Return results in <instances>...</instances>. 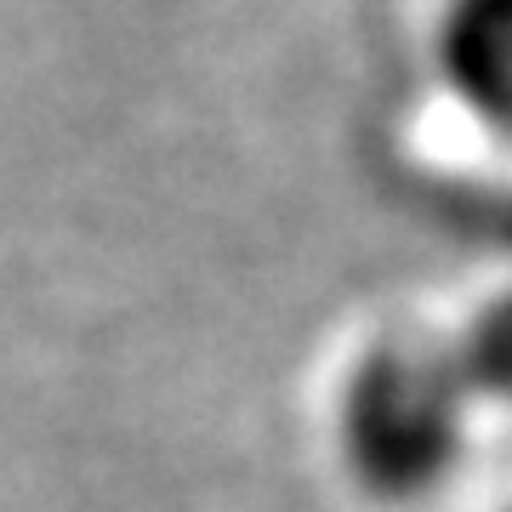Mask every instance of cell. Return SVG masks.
<instances>
[{"instance_id":"3957f363","label":"cell","mask_w":512,"mask_h":512,"mask_svg":"<svg viewBox=\"0 0 512 512\" xmlns=\"http://www.w3.org/2000/svg\"><path fill=\"white\" fill-rule=\"evenodd\" d=\"M467 382L484 387H512V302L484 319V330L467 348Z\"/></svg>"},{"instance_id":"7a4b0ae2","label":"cell","mask_w":512,"mask_h":512,"mask_svg":"<svg viewBox=\"0 0 512 512\" xmlns=\"http://www.w3.org/2000/svg\"><path fill=\"white\" fill-rule=\"evenodd\" d=\"M450 69L473 103L512 114V0H473L450 29Z\"/></svg>"},{"instance_id":"6da1fadb","label":"cell","mask_w":512,"mask_h":512,"mask_svg":"<svg viewBox=\"0 0 512 512\" xmlns=\"http://www.w3.org/2000/svg\"><path fill=\"white\" fill-rule=\"evenodd\" d=\"M348 450L376 490H427L456 450V376L404 353L376 359L348 399Z\"/></svg>"}]
</instances>
